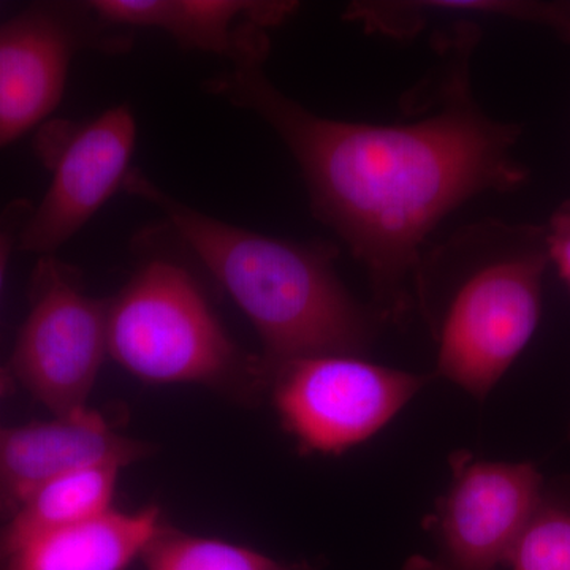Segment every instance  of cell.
<instances>
[{"label":"cell","instance_id":"cell-14","mask_svg":"<svg viewBox=\"0 0 570 570\" xmlns=\"http://www.w3.org/2000/svg\"><path fill=\"white\" fill-rule=\"evenodd\" d=\"M121 468L85 466L45 483L0 521V547L85 523L110 512Z\"/></svg>","mask_w":570,"mask_h":570},{"label":"cell","instance_id":"cell-12","mask_svg":"<svg viewBox=\"0 0 570 570\" xmlns=\"http://www.w3.org/2000/svg\"><path fill=\"white\" fill-rule=\"evenodd\" d=\"M157 509L110 512L0 547V570H126L160 527Z\"/></svg>","mask_w":570,"mask_h":570},{"label":"cell","instance_id":"cell-16","mask_svg":"<svg viewBox=\"0 0 570 570\" xmlns=\"http://www.w3.org/2000/svg\"><path fill=\"white\" fill-rule=\"evenodd\" d=\"M508 564L512 570H570V510L540 499Z\"/></svg>","mask_w":570,"mask_h":570},{"label":"cell","instance_id":"cell-17","mask_svg":"<svg viewBox=\"0 0 570 570\" xmlns=\"http://www.w3.org/2000/svg\"><path fill=\"white\" fill-rule=\"evenodd\" d=\"M546 230V247L550 264L557 266L558 273L570 291V200L564 202L553 214Z\"/></svg>","mask_w":570,"mask_h":570},{"label":"cell","instance_id":"cell-13","mask_svg":"<svg viewBox=\"0 0 570 570\" xmlns=\"http://www.w3.org/2000/svg\"><path fill=\"white\" fill-rule=\"evenodd\" d=\"M504 18L540 26L570 41V2H512V0H431V2H356L348 7L347 20L365 31L390 39H411L433 18Z\"/></svg>","mask_w":570,"mask_h":570},{"label":"cell","instance_id":"cell-1","mask_svg":"<svg viewBox=\"0 0 570 570\" xmlns=\"http://www.w3.org/2000/svg\"><path fill=\"white\" fill-rule=\"evenodd\" d=\"M453 55V39L450 37ZM472 41L422 118L395 124L322 118L285 96L264 63H242L206 82L209 92L268 124L298 164L311 208L363 265L377 316L407 313L423 246L444 217L485 193L523 186L521 129L490 118L469 81Z\"/></svg>","mask_w":570,"mask_h":570},{"label":"cell","instance_id":"cell-10","mask_svg":"<svg viewBox=\"0 0 570 570\" xmlns=\"http://www.w3.org/2000/svg\"><path fill=\"white\" fill-rule=\"evenodd\" d=\"M148 453V445L116 433L91 409L47 422L0 426V521L59 475L96 464L122 469Z\"/></svg>","mask_w":570,"mask_h":570},{"label":"cell","instance_id":"cell-19","mask_svg":"<svg viewBox=\"0 0 570 570\" xmlns=\"http://www.w3.org/2000/svg\"><path fill=\"white\" fill-rule=\"evenodd\" d=\"M13 385V377H11L9 367L0 365V400L9 393Z\"/></svg>","mask_w":570,"mask_h":570},{"label":"cell","instance_id":"cell-8","mask_svg":"<svg viewBox=\"0 0 570 570\" xmlns=\"http://www.w3.org/2000/svg\"><path fill=\"white\" fill-rule=\"evenodd\" d=\"M542 499V475L530 463L452 456V482L426 528L431 558L415 557L404 570H497Z\"/></svg>","mask_w":570,"mask_h":570},{"label":"cell","instance_id":"cell-15","mask_svg":"<svg viewBox=\"0 0 570 570\" xmlns=\"http://www.w3.org/2000/svg\"><path fill=\"white\" fill-rule=\"evenodd\" d=\"M148 570H303L288 568L246 547L197 538L160 523L141 553Z\"/></svg>","mask_w":570,"mask_h":570},{"label":"cell","instance_id":"cell-5","mask_svg":"<svg viewBox=\"0 0 570 570\" xmlns=\"http://www.w3.org/2000/svg\"><path fill=\"white\" fill-rule=\"evenodd\" d=\"M29 305L11 377L55 417L86 411L108 354V303L85 295L69 266L43 255L32 273Z\"/></svg>","mask_w":570,"mask_h":570},{"label":"cell","instance_id":"cell-6","mask_svg":"<svg viewBox=\"0 0 570 570\" xmlns=\"http://www.w3.org/2000/svg\"><path fill=\"white\" fill-rule=\"evenodd\" d=\"M426 381L362 355L335 354L279 366L268 387L284 426L303 449L335 455L389 425Z\"/></svg>","mask_w":570,"mask_h":570},{"label":"cell","instance_id":"cell-9","mask_svg":"<svg viewBox=\"0 0 570 570\" xmlns=\"http://www.w3.org/2000/svg\"><path fill=\"white\" fill-rule=\"evenodd\" d=\"M80 45L67 7L39 3L0 22V151L58 108Z\"/></svg>","mask_w":570,"mask_h":570},{"label":"cell","instance_id":"cell-3","mask_svg":"<svg viewBox=\"0 0 570 570\" xmlns=\"http://www.w3.org/2000/svg\"><path fill=\"white\" fill-rule=\"evenodd\" d=\"M461 236L474 262L439 325L438 374L485 400L538 330L546 230L489 224Z\"/></svg>","mask_w":570,"mask_h":570},{"label":"cell","instance_id":"cell-11","mask_svg":"<svg viewBox=\"0 0 570 570\" xmlns=\"http://www.w3.org/2000/svg\"><path fill=\"white\" fill-rule=\"evenodd\" d=\"M99 20L129 28H151L174 37L187 50L224 56L232 66L265 63L269 28L294 14V2L250 0H96Z\"/></svg>","mask_w":570,"mask_h":570},{"label":"cell","instance_id":"cell-18","mask_svg":"<svg viewBox=\"0 0 570 570\" xmlns=\"http://www.w3.org/2000/svg\"><path fill=\"white\" fill-rule=\"evenodd\" d=\"M32 209L29 202L17 200L0 213V295H2L11 253L20 243L22 228L28 223Z\"/></svg>","mask_w":570,"mask_h":570},{"label":"cell","instance_id":"cell-4","mask_svg":"<svg viewBox=\"0 0 570 570\" xmlns=\"http://www.w3.org/2000/svg\"><path fill=\"white\" fill-rule=\"evenodd\" d=\"M108 354L154 384H204L239 395L268 387L262 358L246 355L213 313L193 275L149 261L108 303Z\"/></svg>","mask_w":570,"mask_h":570},{"label":"cell","instance_id":"cell-7","mask_svg":"<svg viewBox=\"0 0 570 570\" xmlns=\"http://www.w3.org/2000/svg\"><path fill=\"white\" fill-rule=\"evenodd\" d=\"M135 142L137 122L127 105L86 122L45 124L36 145L51 183L22 228L18 247L43 257L73 238L124 189Z\"/></svg>","mask_w":570,"mask_h":570},{"label":"cell","instance_id":"cell-2","mask_svg":"<svg viewBox=\"0 0 570 570\" xmlns=\"http://www.w3.org/2000/svg\"><path fill=\"white\" fill-rule=\"evenodd\" d=\"M124 190L167 217L195 257L246 314L264 346L266 381L277 367L317 355H363L374 317L337 279L336 253L224 223L176 200L130 170Z\"/></svg>","mask_w":570,"mask_h":570}]
</instances>
